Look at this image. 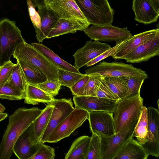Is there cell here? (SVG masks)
<instances>
[{
  "instance_id": "obj_26",
  "label": "cell",
  "mask_w": 159,
  "mask_h": 159,
  "mask_svg": "<svg viewBox=\"0 0 159 159\" xmlns=\"http://www.w3.org/2000/svg\"><path fill=\"white\" fill-rule=\"evenodd\" d=\"M91 137L84 135L75 139L65 157V159H85Z\"/></svg>"
},
{
  "instance_id": "obj_34",
  "label": "cell",
  "mask_w": 159,
  "mask_h": 159,
  "mask_svg": "<svg viewBox=\"0 0 159 159\" xmlns=\"http://www.w3.org/2000/svg\"><path fill=\"white\" fill-rule=\"evenodd\" d=\"M89 78L83 90L76 96H95L96 91L103 76L98 74L89 75Z\"/></svg>"
},
{
  "instance_id": "obj_2",
  "label": "cell",
  "mask_w": 159,
  "mask_h": 159,
  "mask_svg": "<svg viewBox=\"0 0 159 159\" xmlns=\"http://www.w3.org/2000/svg\"><path fill=\"white\" fill-rule=\"evenodd\" d=\"M140 93L117 100L113 117L116 133L139 118L143 106Z\"/></svg>"
},
{
  "instance_id": "obj_23",
  "label": "cell",
  "mask_w": 159,
  "mask_h": 159,
  "mask_svg": "<svg viewBox=\"0 0 159 159\" xmlns=\"http://www.w3.org/2000/svg\"><path fill=\"white\" fill-rule=\"evenodd\" d=\"M16 59L24 72L28 84L36 85L48 80L46 75L37 66L22 59Z\"/></svg>"
},
{
  "instance_id": "obj_46",
  "label": "cell",
  "mask_w": 159,
  "mask_h": 159,
  "mask_svg": "<svg viewBox=\"0 0 159 159\" xmlns=\"http://www.w3.org/2000/svg\"><path fill=\"white\" fill-rule=\"evenodd\" d=\"M6 110L5 107L0 103V113L3 112Z\"/></svg>"
},
{
  "instance_id": "obj_33",
  "label": "cell",
  "mask_w": 159,
  "mask_h": 159,
  "mask_svg": "<svg viewBox=\"0 0 159 159\" xmlns=\"http://www.w3.org/2000/svg\"><path fill=\"white\" fill-rule=\"evenodd\" d=\"M84 75L78 73L58 68V81L61 86L69 88L72 86Z\"/></svg>"
},
{
  "instance_id": "obj_39",
  "label": "cell",
  "mask_w": 159,
  "mask_h": 159,
  "mask_svg": "<svg viewBox=\"0 0 159 159\" xmlns=\"http://www.w3.org/2000/svg\"><path fill=\"white\" fill-rule=\"evenodd\" d=\"M16 65L10 60L0 66V86L8 81Z\"/></svg>"
},
{
  "instance_id": "obj_40",
  "label": "cell",
  "mask_w": 159,
  "mask_h": 159,
  "mask_svg": "<svg viewBox=\"0 0 159 159\" xmlns=\"http://www.w3.org/2000/svg\"><path fill=\"white\" fill-rule=\"evenodd\" d=\"M95 96L117 100L115 96L111 91L106 83L103 76L96 91Z\"/></svg>"
},
{
  "instance_id": "obj_25",
  "label": "cell",
  "mask_w": 159,
  "mask_h": 159,
  "mask_svg": "<svg viewBox=\"0 0 159 159\" xmlns=\"http://www.w3.org/2000/svg\"><path fill=\"white\" fill-rule=\"evenodd\" d=\"M31 44L58 68L76 73H80L78 69L62 59L44 45L35 43H32Z\"/></svg>"
},
{
  "instance_id": "obj_35",
  "label": "cell",
  "mask_w": 159,
  "mask_h": 159,
  "mask_svg": "<svg viewBox=\"0 0 159 159\" xmlns=\"http://www.w3.org/2000/svg\"><path fill=\"white\" fill-rule=\"evenodd\" d=\"M92 134L88 152L85 159H100V137L97 134Z\"/></svg>"
},
{
  "instance_id": "obj_41",
  "label": "cell",
  "mask_w": 159,
  "mask_h": 159,
  "mask_svg": "<svg viewBox=\"0 0 159 159\" xmlns=\"http://www.w3.org/2000/svg\"><path fill=\"white\" fill-rule=\"evenodd\" d=\"M29 16L35 31L39 30L40 26V18L39 15L35 10L30 0H26Z\"/></svg>"
},
{
  "instance_id": "obj_37",
  "label": "cell",
  "mask_w": 159,
  "mask_h": 159,
  "mask_svg": "<svg viewBox=\"0 0 159 159\" xmlns=\"http://www.w3.org/2000/svg\"><path fill=\"white\" fill-rule=\"evenodd\" d=\"M35 85L45 92L53 97L58 94L61 86L59 81L48 80Z\"/></svg>"
},
{
  "instance_id": "obj_4",
  "label": "cell",
  "mask_w": 159,
  "mask_h": 159,
  "mask_svg": "<svg viewBox=\"0 0 159 159\" xmlns=\"http://www.w3.org/2000/svg\"><path fill=\"white\" fill-rule=\"evenodd\" d=\"M87 21L91 24H112L114 10L107 0H75Z\"/></svg>"
},
{
  "instance_id": "obj_44",
  "label": "cell",
  "mask_w": 159,
  "mask_h": 159,
  "mask_svg": "<svg viewBox=\"0 0 159 159\" xmlns=\"http://www.w3.org/2000/svg\"><path fill=\"white\" fill-rule=\"evenodd\" d=\"M159 13V0H147Z\"/></svg>"
},
{
  "instance_id": "obj_8",
  "label": "cell",
  "mask_w": 159,
  "mask_h": 159,
  "mask_svg": "<svg viewBox=\"0 0 159 159\" xmlns=\"http://www.w3.org/2000/svg\"><path fill=\"white\" fill-rule=\"evenodd\" d=\"M139 119L124 129L110 136L99 135L100 140V159H112L118 151L133 135Z\"/></svg>"
},
{
  "instance_id": "obj_24",
  "label": "cell",
  "mask_w": 159,
  "mask_h": 159,
  "mask_svg": "<svg viewBox=\"0 0 159 159\" xmlns=\"http://www.w3.org/2000/svg\"><path fill=\"white\" fill-rule=\"evenodd\" d=\"M53 96L45 92L35 85L27 84L25 97V103L36 105L39 103L52 104L55 100Z\"/></svg>"
},
{
  "instance_id": "obj_30",
  "label": "cell",
  "mask_w": 159,
  "mask_h": 159,
  "mask_svg": "<svg viewBox=\"0 0 159 159\" xmlns=\"http://www.w3.org/2000/svg\"><path fill=\"white\" fill-rule=\"evenodd\" d=\"M7 82L20 91L25 94L28 83L24 72L17 62Z\"/></svg>"
},
{
  "instance_id": "obj_13",
  "label": "cell",
  "mask_w": 159,
  "mask_h": 159,
  "mask_svg": "<svg viewBox=\"0 0 159 159\" xmlns=\"http://www.w3.org/2000/svg\"><path fill=\"white\" fill-rule=\"evenodd\" d=\"M148 120L147 142L142 145L149 154L156 157L159 156V108H147Z\"/></svg>"
},
{
  "instance_id": "obj_12",
  "label": "cell",
  "mask_w": 159,
  "mask_h": 159,
  "mask_svg": "<svg viewBox=\"0 0 159 159\" xmlns=\"http://www.w3.org/2000/svg\"><path fill=\"white\" fill-rule=\"evenodd\" d=\"M87 120L92 133L107 136L116 134L112 113L104 111H88Z\"/></svg>"
},
{
  "instance_id": "obj_11",
  "label": "cell",
  "mask_w": 159,
  "mask_h": 159,
  "mask_svg": "<svg viewBox=\"0 0 159 159\" xmlns=\"http://www.w3.org/2000/svg\"><path fill=\"white\" fill-rule=\"evenodd\" d=\"M53 108L48 123L41 138L40 142H47L49 136L54 129L74 110L71 99H55L52 103Z\"/></svg>"
},
{
  "instance_id": "obj_5",
  "label": "cell",
  "mask_w": 159,
  "mask_h": 159,
  "mask_svg": "<svg viewBox=\"0 0 159 159\" xmlns=\"http://www.w3.org/2000/svg\"><path fill=\"white\" fill-rule=\"evenodd\" d=\"M25 41L15 21L0 20V66L10 60L17 45Z\"/></svg>"
},
{
  "instance_id": "obj_38",
  "label": "cell",
  "mask_w": 159,
  "mask_h": 159,
  "mask_svg": "<svg viewBox=\"0 0 159 159\" xmlns=\"http://www.w3.org/2000/svg\"><path fill=\"white\" fill-rule=\"evenodd\" d=\"M128 38L122 41L116 42V45L114 46L105 51L89 62L86 64V66L87 67L92 66L102 60L109 56H111L127 41Z\"/></svg>"
},
{
  "instance_id": "obj_36",
  "label": "cell",
  "mask_w": 159,
  "mask_h": 159,
  "mask_svg": "<svg viewBox=\"0 0 159 159\" xmlns=\"http://www.w3.org/2000/svg\"><path fill=\"white\" fill-rule=\"evenodd\" d=\"M55 156L54 148L42 143L37 152L30 159H54Z\"/></svg>"
},
{
  "instance_id": "obj_3",
  "label": "cell",
  "mask_w": 159,
  "mask_h": 159,
  "mask_svg": "<svg viewBox=\"0 0 159 159\" xmlns=\"http://www.w3.org/2000/svg\"><path fill=\"white\" fill-rule=\"evenodd\" d=\"M12 56L16 59H22L40 69L48 80L58 81V68L40 52L25 41L17 45Z\"/></svg>"
},
{
  "instance_id": "obj_45",
  "label": "cell",
  "mask_w": 159,
  "mask_h": 159,
  "mask_svg": "<svg viewBox=\"0 0 159 159\" xmlns=\"http://www.w3.org/2000/svg\"><path fill=\"white\" fill-rule=\"evenodd\" d=\"M8 116L7 113H0V122L4 120Z\"/></svg>"
},
{
  "instance_id": "obj_19",
  "label": "cell",
  "mask_w": 159,
  "mask_h": 159,
  "mask_svg": "<svg viewBox=\"0 0 159 159\" xmlns=\"http://www.w3.org/2000/svg\"><path fill=\"white\" fill-rule=\"evenodd\" d=\"M158 34H159V29L158 28L132 35L111 57L115 59H124L126 56L139 45Z\"/></svg>"
},
{
  "instance_id": "obj_20",
  "label": "cell",
  "mask_w": 159,
  "mask_h": 159,
  "mask_svg": "<svg viewBox=\"0 0 159 159\" xmlns=\"http://www.w3.org/2000/svg\"><path fill=\"white\" fill-rule=\"evenodd\" d=\"M132 9L135 20L139 23L149 24L158 19L159 13L147 0H133Z\"/></svg>"
},
{
  "instance_id": "obj_15",
  "label": "cell",
  "mask_w": 159,
  "mask_h": 159,
  "mask_svg": "<svg viewBox=\"0 0 159 159\" xmlns=\"http://www.w3.org/2000/svg\"><path fill=\"white\" fill-rule=\"evenodd\" d=\"M75 107L89 111H104L113 113L117 100L89 96L73 97Z\"/></svg>"
},
{
  "instance_id": "obj_43",
  "label": "cell",
  "mask_w": 159,
  "mask_h": 159,
  "mask_svg": "<svg viewBox=\"0 0 159 159\" xmlns=\"http://www.w3.org/2000/svg\"><path fill=\"white\" fill-rule=\"evenodd\" d=\"M47 0H30L35 8L38 9L45 6L44 2Z\"/></svg>"
},
{
  "instance_id": "obj_7",
  "label": "cell",
  "mask_w": 159,
  "mask_h": 159,
  "mask_svg": "<svg viewBox=\"0 0 159 159\" xmlns=\"http://www.w3.org/2000/svg\"><path fill=\"white\" fill-rule=\"evenodd\" d=\"M88 111L75 107L49 135L47 142L54 143L69 137L87 119Z\"/></svg>"
},
{
  "instance_id": "obj_6",
  "label": "cell",
  "mask_w": 159,
  "mask_h": 159,
  "mask_svg": "<svg viewBox=\"0 0 159 159\" xmlns=\"http://www.w3.org/2000/svg\"><path fill=\"white\" fill-rule=\"evenodd\" d=\"M85 74H98L103 77H120L126 76H142L148 78L146 72L132 64L117 61L108 62L103 61L85 70Z\"/></svg>"
},
{
  "instance_id": "obj_32",
  "label": "cell",
  "mask_w": 159,
  "mask_h": 159,
  "mask_svg": "<svg viewBox=\"0 0 159 159\" xmlns=\"http://www.w3.org/2000/svg\"><path fill=\"white\" fill-rule=\"evenodd\" d=\"M25 94L7 82L0 86V98L11 100H19L24 99Z\"/></svg>"
},
{
  "instance_id": "obj_29",
  "label": "cell",
  "mask_w": 159,
  "mask_h": 159,
  "mask_svg": "<svg viewBox=\"0 0 159 159\" xmlns=\"http://www.w3.org/2000/svg\"><path fill=\"white\" fill-rule=\"evenodd\" d=\"M103 78L117 100L129 97L128 89L119 77H103Z\"/></svg>"
},
{
  "instance_id": "obj_21",
  "label": "cell",
  "mask_w": 159,
  "mask_h": 159,
  "mask_svg": "<svg viewBox=\"0 0 159 159\" xmlns=\"http://www.w3.org/2000/svg\"><path fill=\"white\" fill-rule=\"evenodd\" d=\"M149 155L142 145L131 138L118 151L112 159H147Z\"/></svg>"
},
{
  "instance_id": "obj_42",
  "label": "cell",
  "mask_w": 159,
  "mask_h": 159,
  "mask_svg": "<svg viewBox=\"0 0 159 159\" xmlns=\"http://www.w3.org/2000/svg\"><path fill=\"white\" fill-rule=\"evenodd\" d=\"M89 78V75L84 74V76L70 88L73 95H77L84 89Z\"/></svg>"
},
{
  "instance_id": "obj_28",
  "label": "cell",
  "mask_w": 159,
  "mask_h": 159,
  "mask_svg": "<svg viewBox=\"0 0 159 159\" xmlns=\"http://www.w3.org/2000/svg\"><path fill=\"white\" fill-rule=\"evenodd\" d=\"M148 120L147 108L143 106L138 121L134 129L133 137H135L142 145L147 142Z\"/></svg>"
},
{
  "instance_id": "obj_17",
  "label": "cell",
  "mask_w": 159,
  "mask_h": 159,
  "mask_svg": "<svg viewBox=\"0 0 159 159\" xmlns=\"http://www.w3.org/2000/svg\"><path fill=\"white\" fill-rule=\"evenodd\" d=\"M44 4L59 18H76L87 21L75 0H47Z\"/></svg>"
},
{
  "instance_id": "obj_1",
  "label": "cell",
  "mask_w": 159,
  "mask_h": 159,
  "mask_svg": "<svg viewBox=\"0 0 159 159\" xmlns=\"http://www.w3.org/2000/svg\"><path fill=\"white\" fill-rule=\"evenodd\" d=\"M38 107L19 108L9 117L7 128L0 144V159H9L13 146L19 136L34 121L42 112Z\"/></svg>"
},
{
  "instance_id": "obj_18",
  "label": "cell",
  "mask_w": 159,
  "mask_h": 159,
  "mask_svg": "<svg viewBox=\"0 0 159 159\" xmlns=\"http://www.w3.org/2000/svg\"><path fill=\"white\" fill-rule=\"evenodd\" d=\"M90 24L87 20L76 18H59L50 32L47 39L67 34H73L78 31H83Z\"/></svg>"
},
{
  "instance_id": "obj_22",
  "label": "cell",
  "mask_w": 159,
  "mask_h": 159,
  "mask_svg": "<svg viewBox=\"0 0 159 159\" xmlns=\"http://www.w3.org/2000/svg\"><path fill=\"white\" fill-rule=\"evenodd\" d=\"M38 12L40 18V26L39 29L35 31V32L37 39L39 42H42L47 39L59 18L52 10L45 6L38 9Z\"/></svg>"
},
{
  "instance_id": "obj_9",
  "label": "cell",
  "mask_w": 159,
  "mask_h": 159,
  "mask_svg": "<svg viewBox=\"0 0 159 159\" xmlns=\"http://www.w3.org/2000/svg\"><path fill=\"white\" fill-rule=\"evenodd\" d=\"M83 31L91 40L108 42L122 41L132 35L127 27L120 28L112 24L93 25L88 27Z\"/></svg>"
},
{
  "instance_id": "obj_14",
  "label": "cell",
  "mask_w": 159,
  "mask_h": 159,
  "mask_svg": "<svg viewBox=\"0 0 159 159\" xmlns=\"http://www.w3.org/2000/svg\"><path fill=\"white\" fill-rule=\"evenodd\" d=\"M111 48L108 44L99 41H87L84 46L78 49L73 55L74 66L79 69Z\"/></svg>"
},
{
  "instance_id": "obj_16",
  "label": "cell",
  "mask_w": 159,
  "mask_h": 159,
  "mask_svg": "<svg viewBox=\"0 0 159 159\" xmlns=\"http://www.w3.org/2000/svg\"><path fill=\"white\" fill-rule=\"evenodd\" d=\"M159 55V34L141 44L124 58L126 61L139 63Z\"/></svg>"
},
{
  "instance_id": "obj_10",
  "label": "cell",
  "mask_w": 159,
  "mask_h": 159,
  "mask_svg": "<svg viewBox=\"0 0 159 159\" xmlns=\"http://www.w3.org/2000/svg\"><path fill=\"white\" fill-rule=\"evenodd\" d=\"M41 143L35 137L33 122L16 139L13 152L19 159H30L37 152Z\"/></svg>"
},
{
  "instance_id": "obj_27",
  "label": "cell",
  "mask_w": 159,
  "mask_h": 159,
  "mask_svg": "<svg viewBox=\"0 0 159 159\" xmlns=\"http://www.w3.org/2000/svg\"><path fill=\"white\" fill-rule=\"evenodd\" d=\"M53 108V106L52 104H48L33 122L34 134L39 142H40L42 136L48 123Z\"/></svg>"
},
{
  "instance_id": "obj_31",
  "label": "cell",
  "mask_w": 159,
  "mask_h": 159,
  "mask_svg": "<svg viewBox=\"0 0 159 159\" xmlns=\"http://www.w3.org/2000/svg\"><path fill=\"white\" fill-rule=\"evenodd\" d=\"M125 83L129 92V97L140 93L142 85L146 79L142 76H126L119 77Z\"/></svg>"
}]
</instances>
